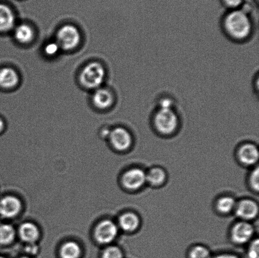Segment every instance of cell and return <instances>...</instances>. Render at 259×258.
<instances>
[{
  "instance_id": "1",
  "label": "cell",
  "mask_w": 259,
  "mask_h": 258,
  "mask_svg": "<svg viewBox=\"0 0 259 258\" xmlns=\"http://www.w3.org/2000/svg\"><path fill=\"white\" fill-rule=\"evenodd\" d=\"M224 25L228 34L236 40L245 39L252 31L250 18L243 10L230 12L225 18Z\"/></svg>"
},
{
  "instance_id": "2",
  "label": "cell",
  "mask_w": 259,
  "mask_h": 258,
  "mask_svg": "<svg viewBox=\"0 0 259 258\" xmlns=\"http://www.w3.org/2000/svg\"><path fill=\"white\" fill-rule=\"evenodd\" d=\"M105 70L100 63H91L83 68L80 80L83 87L89 89H98L105 78Z\"/></svg>"
},
{
  "instance_id": "3",
  "label": "cell",
  "mask_w": 259,
  "mask_h": 258,
  "mask_svg": "<svg viewBox=\"0 0 259 258\" xmlns=\"http://www.w3.org/2000/svg\"><path fill=\"white\" fill-rule=\"evenodd\" d=\"M179 118L174 109L159 108L154 118L156 130L163 135H170L177 130L179 126Z\"/></svg>"
},
{
  "instance_id": "4",
  "label": "cell",
  "mask_w": 259,
  "mask_h": 258,
  "mask_svg": "<svg viewBox=\"0 0 259 258\" xmlns=\"http://www.w3.org/2000/svg\"><path fill=\"white\" fill-rule=\"evenodd\" d=\"M80 39L79 31L72 25H64L57 32V44L63 50L74 49L79 44Z\"/></svg>"
},
{
  "instance_id": "5",
  "label": "cell",
  "mask_w": 259,
  "mask_h": 258,
  "mask_svg": "<svg viewBox=\"0 0 259 258\" xmlns=\"http://www.w3.org/2000/svg\"><path fill=\"white\" fill-rule=\"evenodd\" d=\"M254 234V229L252 224L246 221L238 222L233 226L231 237L233 242L238 244H243L249 242Z\"/></svg>"
},
{
  "instance_id": "6",
  "label": "cell",
  "mask_w": 259,
  "mask_h": 258,
  "mask_svg": "<svg viewBox=\"0 0 259 258\" xmlns=\"http://www.w3.org/2000/svg\"><path fill=\"white\" fill-rule=\"evenodd\" d=\"M122 183L130 190H137L146 183V173L139 168L130 169L123 174Z\"/></svg>"
},
{
  "instance_id": "7",
  "label": "cell",
  "mask_w": 259,
  "mask_h": 258,
  "mask_svg": "<svg viewBox=\"0 0 259 258\" xmlns=\"http://www.w3.org/2000/svg\"><path fill=\"white\" fill-rule=\"evenodd\" d=\"M117 234V226L110 221L101 222L95 231L96 239L101 244L110 243L116 238Z\"/></svg>"
},
{
  "instance_id": "8",
  "label": "cell",
  "mask_w": 259,
  "mask_h": 258,
  "mask_svg": "<svg viewBox=\"0 0 259 258\" xmlns=\"http://www.w3.org/2000/svg\"><path fill=\"white\" fill-rule=\"evenodd\" d=\"M110 138L113 147L119 151L126 150L132 145L131 134L123 128L118 127L114 129L110 133Z\"/></svg>"
},
{
  "instance_id": "9",
  "label": "cell",
  "mask_w": 259,
  "mask_h": 258,
  "mask_svg": "<svg viewBox=\"0 0 259 258\" xmlns=\"http://www.w3.org/2000/svg\"><path fill=\"white\" fill-rule=\"evenodd\" d=\"M236 215L243 221H250L258 216V206L251 199H243L236 204Z\"/></svg>"
},
{
  "instance_id": "10",
  "label": "cell",
  "mask_w": 259,
  "mask_h": 258,
  "mask_svg": "<svg viewBox=\"0 0 259 258\" xmlns=\"http://www.w3.org/2000/svg\"><path fill=\"white\" fill-rule=\"evenodd\" d=\"M21 203L14 196H6L0 200V216L4 218H13L19 214Z\"/></svg>"
},
{
  "instance_id": "11",
  "label": "cell",
  "mask_w": 259,
  "mask_h": 258,
  "mask_svg": "<svg viewBox=\"0 0 259 258\" xmlns=\"http://www.w3.org/2000/svg\"><path fill=\"white\" fill-rule=\"evenodd\" d=\"M240 161L246 166H253L258 160V150L255 145L252 143L245 144L241 146L238 152Z\"/></svg>"
},
{
  "instance_id": "12",
  "label": "cell",
  "mask_w": 259,
  "mask_h": 258,
  "mask_svg": "<svg viewBox=\"0 0 259 258\" xmlns=\"http://www.w3.org/2000/svg\"><path fill=\"white\" fill-rule=\"evenodd\" d=\"M16 18L8 5L0 4V33L8 32L14 29Z\"/></svg>"
},
{
  "instance_id": "13",
  "label": "cell",
  "mask_w": 259,
  "mask_h": 258,
  "mask_svg": "<svg viewBox=\"0 0 259 258\" xmlns=\"http://www.w3.org/2000/svg\"><path fill=\"white\" fill-rule=\"evenodd\" d=\"M95 105L101 110L110 108L113 102V96L110 90L104 88L96 89L93 96Z\"/></svg>"
},
{
  "instance_id": "14",
  "label": "cell",
  "mask_w": 259,
  "mask_h": 258,
  "mask_svg": "<svg viewBox=\"0 0 259 258\" xmlns=\"http://www.w3.org/2000/svg\"><path fill=\"white\" fill-rule=\"evenodd\" d=\"M19 81V75L12 68L5 67L0 69V87L10 89L15 87Z\"/></svg>"
},
{
  "instance_id": "15",
  "label": "cell",
  "mask_w": 259,
  "mask_h": 258,
  "mask_svg": "<svg viewBox=\"0 0 259 258\" xmlns=\"http://www.w3.org/2000/svg\"><path fill=\"white\" fill-rule=\"evenodd\" d=\"M119 225L124 231L132 232L139 228V217L133 212H127L122 215L119 219Z\"/></svg>"
},
{
  "instance_id": "16",
  "label": "cell",
  "mask_w": 259,
  "mask_h": 258,
  "mask_svg": "<svg viewBox=\"0 0 259 258\" xmlns=\"http://www.w3.org/2000/svg\"><path fill=\"white\" fill-rule=\"evenodd\" d=\"M19 235L23 241L32 244L37 241L39 236V232L34 224L27 222L20 226Z\"/></svg>"
},
{
  "instance_id": "17",
  "label": "cell",
  "mask_w": 259,
  "mask_h": 258,
  "mask_svg": "<svg viewBox=\"0 0 259 258\" xmlns=\"http://www.w3.org/2000/svg\"><path fill=\"white\" fill-rule=\"evenodd\" d=\"M34 36V30L29 25L22 24L14 28V37L18 42L27 44Z\"/></svg>"
},
{
  "instance_id": "18",
  "label": "cell",
  "mask_w": 259,
  "mask_h": 258,
  "mask_svg": "<svg viewBox=\"0 0 259 258\" xmlns=\"http://www.w3.org/2000/svg\"><path fill=\"white\" fill-rule=\"evenodd\" d=\"M166 178V174L163 169L154 168L146 174V182L153 186H158L163 184Z\"/></svg>"
},
{
  "instance_id": "19",
  "label": "cell",
  "mask_w": 259,
  "mask_h": 258,
  "mask_svg": "<svg viewBox=\"0 0 259 258\" xmlns=\"http://www.w3.org/2000/svg\"><path fill=\"white\" fill-rule=\"evenodd\" d=\"M80 254V247L74 242H67L63 245L61 249V256L62 258H78Z\"/></svg>"
},
{
  "instance_id": "20",
  "label": "cell",
  "mask_w": 259,
  "mask_h": 258,
  "mask_svg": "<svg viewBox=\"0 0 259 258\" xmlns=\"http://www.w3.org/2000/svg\"><path fill=\"white\" fill-rule=\"evenodd\" d=\"M236 204L235 199L232 196H223L218 199L217 203V209L222 214H228L234 211Z\"/></svg>"
},
{
  "instance_id": "21",
  "label": "cell",
  "mask_w": 259,
  "mask_h": 258,
  "mask_svg": "<svg viewBox=\"0 0 259 258\" xmlns=\"http://www.w3.org/2000/svg\"><path fill=\"white\" fill-rule=\"evenodd\" d=\"M15 232L13 227L10 225L4 224L0 226V244L10 243L15 238Z\"/></svg>"
},
{
  "instance_id": "22",
  "label": "cell",
  "mask_w": 259,
  "mask_h": 258,
  "mask_svg": "<svg viewBox=\"0 0 259 258\" xmlns=\"http://www.w3.org/2000/svg\"><path fill=\"white\" fill-rule=\"evenodd\" d=\"M211 252L206 247L196 246L192 247L189 253V258H212Z\"/></svg>"
},
{
  "instance_id": "23",
  "label": "cell",
  "mask_w": 259,
  "mask_h": 258,
  "mask_svg": "<svg viewBox=\"0 0 259 258\" xmlns=\"http://www.w3.org/2000/svg\"><path fill=\"white\" fill-rule=\"evenodd\" d=\"M103 258H123V254L118 247L111 246L105 250Z\"/></svg>"
},
{
  "instance_id": "24",
  "label": "cell",
  "mask_w": 259,
  "mask_h": 258,
  "mask_svg": "<svg viewBox=\"0 0 259 258\" xmlns=\"http://www.w3.org/2000/svg\"><path fill=\"white\" fill-rule=\"evenodd\" d=\"M247 258H259V242L256 239L248 247L247 252Z\"/></svg>"
},
{
  "instance_id": "25",
  "label": "cell",
  "mask_w": 259,
  "mask_h": 258,
  "mask_svg": "<svg viewBox=\"0 0 259 258\" xmlns=\"http://www.w3.org/2000/svg\"><path fill=\"white\" fill-rule=\"evenodd\" d=\"M259 171L258 168L257 167L252 173L250 174V183L252 188L255 191H258L259 188Z\"/></svg>"
},
{
  "instance_id": "26",
  "label": "cell",
  "mask_w": 259,
  "mask_h": 258,
  "mask_svg": "<svg viewBox=\"0 0 259 258\" xmlns=\"http://www.w3.org/2000/svg\"><path fill=\"white\" fill-rule=\"evenodd\" d=\"M60 49V47L57 42H50L46 45L45 51L48 56H54L57 54Z\"/></svg>"
},
{
  "instance_id": "27",
  "label": "cell",
  "mask_w": 259,
  "mask_h": 258,
  "mask_svg": "<svg viewBox=\"0 0 259 258\" xmlns=\"http://www.w3.org/2000/svg\"><path fill=\"white\" fill-rule=\"evenodd\" d=\"M174 102L169 98H164L160 101L159 108L161 109H172Z\"/></svg>"
},
{
  "instance_id": "28",
  "label": "cell",
  "mask_w": 259,
  "mask_h": 258,
  "mask_svg": "<svg viewBox=\"0 0 259 258\" xmlns=\"http://www.w3.org/2000/svg\"><path fill=\"white\" fill-rule=\"evenodd\" d=\"M242 1L243 0H225V4L233 9L239 7Z\"/></svg>"
},
{
  "instance_id": "29",
  "label": "cell",
  "mask_w": 259,
  "mask_h": 258,
  "mask_svg": "<svg viewBox=\"0 0 259 258\" xmlns=\"http://www.w3.org/2000/svg\"><path fill=\"white\" fill-rule=\"evenodd\" d=\"M212 258H240L237 256V255L232 253H222L218 255H215L214 256H212Z\"/></svg>"
},
{
  "instance_id": "30",
  "label": "cell",
  "mask_w": 259,
  "mask_h": 258,
  "mask_svg": "<svg viewBox=\"0 0 259 258\" xmlns=\"http://www.w3.org/2000/svg\"><path fill=\"white\" fill-rule=\"evenodd\" d=\"M4 121L3 120V119L1 117H0V133H1L3 130H4Z\"/></svg>"
},
{
  "instance_id": "31",
  "label": "cell",
  "mask_w": 259,
  "mask_h": 258,
  "mask_svg": "<svg viewBox=\"0 0 259 258\" xmlns=\"http://www.w3.org/2000/svg\"><path fill=\"white\" fill-rule=\"evenodd\" d=\"M22 258H29V257H22Z\"/></svg>"
},
{
  "instance_id": "32",
  "label": "cell",
  "mask_w": 259,
  "mask_h": 258,
  "mask_svg": "<svg viewBox=\"0 0 259 258\" xmlns=\"http://www.w3.org/2000/svg\"><path fill=\"white\" fill-rule=\"evenodd\" d=\"M0 258H4V257H0Z\"/></svg>"
}]
</instances>
